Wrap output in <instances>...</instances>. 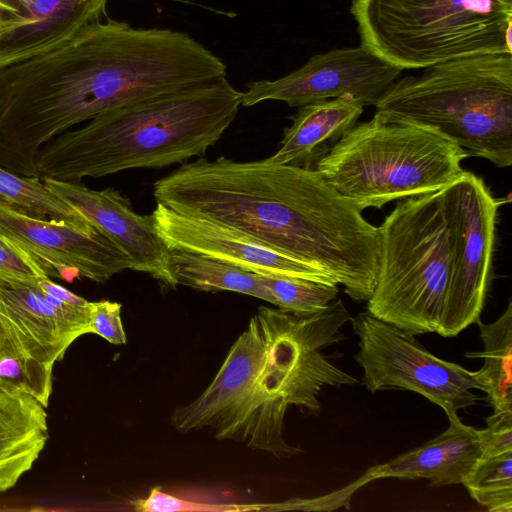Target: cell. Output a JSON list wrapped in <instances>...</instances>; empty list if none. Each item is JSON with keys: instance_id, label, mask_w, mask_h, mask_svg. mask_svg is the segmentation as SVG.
Listing matches in <instances>:
<instances>
[{"instance_id": "obj_1", "label": "cell", "mask_w": 512, "mask_h": 512, "mask_svg": "<svg viewBox=\"0 0 512 512\" xmlns=\"http://www.w3.org/2000/svg\"><path fill=\"white\" fill-rule=\"evenodd\" d=\"M153 195L322 270L356 302L373 292L379 229L314 169L200 157L157 180Z\"/></svg>"}, {"instance_id": "obj_2", "label": "cell", "mask_w": 512, "mask_h": 512, "mask_svg": "<svg viewBox=\"0 0 512 512\" xmlns=\"http://www.w3.org/2000/svg\"><path fill=\"white\" fill-rule=\"evenodd\" d=\"M241 96L225 76L118 107L44 144L37 170L41 177L80 182L202 157L236 119Z\"/></svg>"}, {"instance_id": "obj_3", "label": "cell", "mask_w": 512, "mask_h": 512, "mask_svg": "<svg viewBox=\"0 0 512 512\" xmlns=\"http://www.w3.org/2000/svg\"><path fill=\"white\" fill-rule=\"evenodd\" d=\"M468 153L438 129L376 110L357 123L315 169L360 211L429 194L458 178Z\"/></svg>"}, {"instance_id": "obj_4", "label": "cell", "mask_w": 512, "mask_h": 512, "mask_svg": "<svg viewBox=\"0 0 512 512\" xmlns=\"http://www.w3.org/2000/svg\"><path fill=\"white\" fill-rule=\"evenodd\" d=\"M375 107L438 129L469 157L512 165V53L424 68L396 80Z\"/></svg>"}, {"instance_id": "obj_5", "label": "cell", "mask_w": 512, "mask_h": 512, "mask_svg": "<svg viewBox=\"0 0 512 512\" xmlns=\"http://www.w3.org/2000/svg\"><path fill=\"white\" fill-rule=\"evenodd\" d=\"M361 46L402 70L512 53V8L500 0H353Z\"/></svg>"}, {"instance_id": "obj_6", "label": "cell", "mask_w": 512, "mask_h": 512, "mask_svg": "<svg viewBox=\"0 0 512 512\" xmlns=\"http://www.w3.org/2000/svg\"><path fill=\"white\" fill-rule=\"evenodd\" d=\"M378 229V270L366 311L413 336L437 333L451 274L440 190L397 200Z\"/></svg>"}, {"instance_id": "obj_7", "label": "cell", "mask_w": 512, "mask_h": 512, "mask_svg": "<svg viewBox=\"0 0 512 512\" xmlns=\"http://www.w3.org/2000/svg\"><path fill=\"white\" fill-rule=\"evenodd\" d=\"M39 279L0 269V381L47 408L55 363L77 338L91 333L90 302H61L40 288Z\"/></svg>"}, {"instance_id": "obj_8", "label": "cell", "mask_w": 512, "mask_h": 512, "mask_svg": "<svg viewBox=\"0 0 512 512\" xmlns=\"http://www.w3.org/2000/svg\"><path fill=\"white\" fill-rule=\"evenodd\" d=\"M450 238L451 274L437 333L455 337L480 319L492 279L500 207L484 180L464 170L440 190Z\"/></svg>"}, {"instance_id": "obj_9", "label": "cell", "mask_w": 512, "mask_h": 512, "mask_svg": "<svg viewBox=\"0 0 512 512\" xmlns=\"http://www.w3.org/2000/svg\"><path fill=\"white\" fill-rule=\"evenodd\" d=\"M359 342L356 362L371 392L401 389L418 393L446 414L475 405L480 390L475 371L429 352L413 335L369 312L350 319Z\"/></svg>"}, {"instance_id": "obj_10", "label": "cell", "mask_w": 512, "mask_h": 512, "mask_svg": "<svg viewBox=\"0 0 512 512\" xmlns=\"http://www.w3.org/2000/svg\"><path fill=\"white\" fill-rule=\"evenodd\" d=\"M403 70L363 46L312 56L301 68L276 80H259L242 92L241 105L277 100L291 107L339 97L375 106Z\"/></svg>"}, {"instance_id": "obj_11", "label": "cell", "mask_w": 512, "mask_h": 512, "mask_svg": "<svg viewBox=\"0 0 512 512\" xmlns=\"http://www.w3.org/2000/svg\"><path fill=\"white\" fill-rule=\"evenodd\" d=\"M0 234L67 282L82 276L105 283L131 268L129 257L93 223L36 218L0 202Z\"/></svg>"}, {"instance_id": "obj_12", "label": "cell", "mask_w": 512, "mask_h": 512, "mask_svg": "<svg viewBox=\"0 0 512 512\" xmlns=\"http://www.w3.org/2000/svg\"><path fill=\"white\" fill-rule=\"evenodd\" d=\"M151 215L157 233L172 250L205 255L258 275L336 284L322 270L229 226L178 213L160 203Z\"/></svg>"}, {"instance_id": "obj_13", "label": "cell", "mask_w": 512, "mask_h": 512, "mask_svg": "<svg viewBox=\"0 0 512 512\" xmlns=\"http://www.w3.org/2000/svg\"><path fill=\"white\" fill-rule=\"evenodd\" d=\"M45 185L104 232L130 259L131 270L146 273L175 289L170 249L156 231L152 215L136 213L113 188L93 190L80 182L41 177Z\"/></svg>"}, {"instance_id": "obj_14", "label": "cell", "mask_w": 512, "mask_h": 512, "mask_svg": "<svg viewBox=\"0 0 512 512\" xmlns=\"http://www.w3.org/2000/svg\"><path fill=\"white\" fill-rule=\"evenodd\" d=\"M108 0H14L17 13L0 24V71L60 47L103 20Z\"/></svg>"}, {"instance_id": "obj_15", "label": "cell", "mask_w": 512, "mask_h": 512, "mask_svg": "<svg viewBox=\"0 0 512 512\" xmlns=\"http://www.w3.org/2000/svg\"><path fill=\"white\" fill-rule=\"evenodd\" d=\"M265 350L263 327L255 314L230 348L210 385L194 401L176 408L171 424L180 432L214 430L246 395L264 362Z\"/></svg>"}, {"instance_id": "obj_16", "label": "cell", "mask_w": 512, "mask_h": 512, "mask_svg": "<svg viewBox=\"0 0 512 512\" xmlns=\"http://www.w3.org/2000/svg\"><path fill=\"white\" fill-rule=\"evenodd\" d=\"M448 428L437 437L393 459L369 468L371 480L426 479L433 487L462 484L482 457L479 430L464 424L457 413L446 414Z\"/></svg>"}, {"instance_id": "obj_17", "label": "cell", "mask_w": 512, "mask_h": 512, "mask_svg": "<svg viewBox=\"0 0 512 512\" xmlns=\"http://www.w3.org/2000/svg\"><path fill=\"white\" fill-rule=\"evenodd\" d=\"M353 97L316 101L298 107L284 129L279 149L266 160L315 169L316 164L352 128L363 113Z\"/></svg>"}, {"instance_id": "obj_18", "label": "cell", "mask_w": 512, "mask_h": 512, "mask_svg": "<svg viewBox=\"0 0 512 512\" xmlns=\"http://www.w3.org/2000/svg\"><path fill=\"white\" fill-rule=\"evenodd\" d=\"M47 440L46 408L20 387L0 381V493L32 468Z\"/></svg>"}, {"instance_id": "obj_19", "label": "cell", "mask_w": 512, "mask_h": 512, "mask_svg": "<svg viewBox=\"0 0 512 512\" xmlns=\"http://www.w3.org/2000/svg\"><path fill=\"white\" fill-rule=\"evenodd\" d=\"M484 344L482 352H466L467 358L484 359L475 376L494 412L512 411V301L492 323L476 322Z\"/></svg>"}, {"instance_id": "obj_20", "label": "cell", "mask_w": 512, "mask_h": 512, "mask_svg": "<svg viewBox=\"0 0 512 512\" xmlns=\"http://www.w3.org/2000/svg\"><path fill=\"white\" fill-rule=\"evenodd\" d=\"M170 265L178 285L206 292H237L274 304L258 274L205 255L172 249Z\"/></svg>"}, {"instance_id": "obj_21", "label": "cell", "mask_w": 512, "mask_h": 512, "mask_svg": "<svg viewBox=\"0 0 512 512\" xmlns=\"http://www.w3.org/2000/svg\"><path fill=\"white\" fill-rule=\"evenodd\" d=\"M41 178L17 175L0 166V202L36 218L85 226L91 222L53 193Z\"/></svg>"}, {"instance_id": "obj_22", "label": "cell", "mask_w": 512, "mask_h": 512, "mask_svg": "<svg viewBox=\"0 0 512 512\" xmlns=\"http://www.w3.org/2000/svg\"><path fill=\"white\" fill-rule=\"evenodd\" d=\"M490 512H512V451L481 458L462 483Z\"/></svg>"}, {"instance_id": "obj_23", "label": "cell", "mask_w": 512, "mask_h": 512, "mask_svg": "<svg viewBox=\"0 0 512 512\" xmlns=\"http://www.w3.org/2000/svg\"><path fill=\"white\" fill-rule=\"evenodd\" d=\"M259 276L273 297V305L295 315L316 313L335 300L339 293L337 284L282 276Z\"/></svg>"}, {"instance_id": "obj_24", "label": "cell", "mask_w": 512, "mask_h": 512, "mask_svg": "<svg viewBox=\"0 0 512 512\" xmlns=\"http://www.w3.org/2000/svg\"><path fill=\"white\" fill-rule=\"evenodd\" d=\"M133 507L141 512H173V511H203V512H241L257 511L256 505L209 504L187 501L174 495L153 488L148 497L132 502Z\"/></svg>"}, {"instance_id": "obj_25", "label": "cell", "mask_w": 512, "mask_h": 512, "mask_svg": "<svg viewBox=\"0 0 512 512\" xmlns=\"http://www.w3.org/2000/svg\"><path fill=\"white\" fill-rule=\"evenodd\" d=\"M121 304L108 300L90 302V329L111 344H125L126 333L121 320Z\"/></svg>"}, {"instance_id": "obj_26", "label": "cell", "mask_w": 512, "mask_h": 512, "mask_svg": "<svg viewBox=\"0 0 512 512\" xmlns=\"http://www.w3.org/2000/svg\"><path fill=\"white\" fill-rule=\"evenodd\" d=\"M0 269L30 278H49L48 269L25 249L0 234Z\"/></svg>"}, {"instance_id": "obj_27", "label": "cell", "mask_w": 512, "mask_h": 512, "mask_svg": "<svg viewBox=\"0 0 512 512\" xmlns=\"http://www.w3.org/2000/svg\"><path fill=\"white\" fill-rule=\"evenodd\" d=\"M480 429L482 457L488 458L512 451V411L493 412Z\"/></svg>"}, {"instance_id": "obj_28", "label": "cell", "mask_w": 512, "mask_h": 512, "mask_svg": "<svg viewBox=\"0 0 512 512\" xmlns=\"http://www.w3.org/2000/svg\"><path fill=\"white\" fill-rule=\"evenodd\" d=\"M39 286L48 295L68 305L83 307L89 304V301L56 284L50 278L39 279Z\"/></svg>"}, {"instance_id": "obj_29", "label": "cell", "mask_w": 512, "mask_h": 512, "mask_svg": "<svg viewBox=\"0 0 512 512\" xmlns=\"http://www.w3.org/2000/svg\"><path fill=\"white\" fill-rule=\"evenodd\" d=\"M16 13L17 8L14 0H0V24Z\"/></svg>"}, {"instance_id": "obj_30", "label": "cell", "mask_w": 512, "mask_h": 512, "mask_svg": "<svg viewBox=\"0 0 512 512\" xmlns=\"http://www.w3.org/2000/svg\"><path fill=\"white\" fill-rule=\"evenodd\" d=\"M506 6L512 8V0H500Z\"/></svg>"}]
</instances>
